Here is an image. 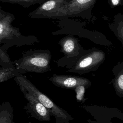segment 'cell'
I'll list each match as a JSON object with an SVG mask.
<instances>
[{"label":"cell","mask_w":123,"mask_h":123,"mask_svg":"<svg viewBox=\"0 0 123 123\" xmlns=\"http://www.w3.org/2000/svg\"><path fill=\"white\" fill-rule=\"evenodd\" d=\"M97 0H71L67 4L58 8L47 18L63 19L69 17H80L90 22H94L96 17L92 9Z\"/></svg>","instance_id":"cell-1"},{"label":"cell","mask_w":123,"mask_h":123,"mask_svg":"<svg viewBox=\"0 0 123 123\" xmlns=\"http://www.w3.org/2000/svg\"><path fill=\"white\" fill-rule=\"evenodd\" d=\"M14 80L19 86L23 87L28 92L35 97L49 111L50 114L57 120L64 123H69L73 118L63 109L55 104L49 97L39 90L25 76L16 75Z\"/></svg>","instance_id":"cell-2"},{"label":"cell","mask_w":123,"mask_h":123,"mask_svg":"<svg viewBox=\"0 0 123 123\" xmlns=\"http://www.w3.org/2000/svg\"><path fill=\"white\" fill-rule=\"evenodd\" d=\"M106 54L97 48L86 50L73 60V64L68 69L70 72L84 74L96 71L105 61Z\"/></svg>","instance_id":"cell-3"},{"label":"cell","mask_w":123,"mask_h":123,"mask_svg":"<svg viewBox=\"0 0 123 123\" xmlns=\"http://www.w3.org/2000/svg\"><path fill=\"white\" fill-rule=\"evenodd\" d=\"M51 54L47 50L35 52L23 56L15 64L17 68L26 72L42 73L50 69Z\"/></svg>","instance_id":"cell-4"},{"label":"cell","mask_w":123,"mask_h":123,"mask_svg":"<svg viewBox=\"0 0 123 123\" xmlns=\"http://www.w3.org/2000/svg\"><path fill=\"white\" fill-rule=\"evenodd\" d=\"M49 80L57 86L68 89H74L80 85H85L88 88L92 84L91 82L86 78L69 75L54 74Z\"/></svg>","instance_id":"cell-5"},{"label":"cell","mask_w":123,"mask_h":123,"mask_svg":"<svg viewBox=\"0 0 123 123\" xmlns=\"http://www.w3.org/2000/svg\"><path fill=\"white\" fill-rule=\"evenodd\" d=\"M62 51L68 58L74 60L82 54L85 50L79 43L77 38L72 36H67L62 38L59 42Z\"/></svg>","instance_id":"cell-6"},{"label":"cell","mask_w":123,"mask_h":123,"mask_svg":"<svg viewBox=\"0 0 123 123\" xmlns=\"http://www.w3.org/2000/svg\"><path fill=\"white\" fill-rule=\"evenodd\" d=\"M69 1V0H48L29 13L28 16L34 18H47L52 12L64 6Z\"/></svg>","instance_id":"cell-7"},{"label":"cell","mask_w":123,"mask_h":123,"mask_svg":"<svg viewBox=\"0 0 123 123\" xmlns=\"http://www.w3.org/2000/svg\"><path fill=\"white\" fill-rule=\"evenodd\" d=\"M19 87L22 92L23 93L25 98L28 101L30 107L36 115V118L40 121H49L51 114L48 109L35 97L28 92L23 87Z\"/></svg>","instance_id":"cell-8"},{"label":"cell","mask_w":123,"mask_h":123,"mask_svg":"<svg viewBox=\"0 0 123 123\" xmlns=\"http://www.w3.org/2000/svg\"><path fill=\"white\" fill-rule=\"evenodd\" d=\"M14 20V15L8 13L7 15L0 21V42L4 39H10L20 36L19 29L12 25V22Z\"/></svg>","instance_id":"cell-9"},{"label":"cell","mask_w":123,"mask_h":123,"mask_svg":"<svg viewBox=\"0 0 123 123\" xmlns=\"http://www.w3.org/2000/svg\"><path fill=\"white\" fill-rule=\"evenodd\" d=\"M111 72L113 75L111 82L115 93L118 96L123 98V61L115 65Z\"/></svg>","instance_id":"cell-10"},{"label":"cell","mask_w":123,"mask_h":123,"mask_svg":"<svg viewBox=\"0 0 123 123\" xmlns=\"http://www.w3.org/2000/svg\"><path fill=\"white\" fill-rule=\"evenodd\" d=\"M108 27L123 47V14L121 13L115 14L112 22L108 24Z\"/></svg>","instance_id":"cell-11"},{"label":"cell","mask_w":123,"mask_h":123,"mask_svg":"<svg viewBox=\"0 0 123 123\" xmlns=\"http://www.w3.org/2000/svg\"><path fill=\"white\" fill-rule=\"evenodd\" d=\"M45 0H0L2 2H7L11 4H18L24 8H28L36 4H42Z\"/></svg>","instance_id":"cell-12"},{"label":"cell","mask_w":123,"mask_h":123,"mask_svg":"<svg viewBox=\"0 0 123 123\" xmlns=\"http://www.w3.org/2000/svg\"><path fill=\"white\" fill-rule=\"evenodd\" d=\"M17 71L14 68L0 69V83L6 81L17 75Z\"/></svg>","instance_id":"cell-13"},{"label":"cell","mask_w":123,"mask_h":123,"mask_svg":"<svg viewBox=\"0 0 123 123\" xmlns=\"http://www.w3.org/2000/svg\"><path fill=\"white\" fill-rule=\"evenodd\" d=\"M11 109L0 107V123H12L13 114Z\"/></svg>","instance_id":"cell-14"},{"label":"cell","mask_w":123,"mask_h":123,"mask_svg":"<svg viewBox=\"0 0 123 123\" xmlns=\"http://www.w3.org/2000/svg\"><path fill=\"white\" fill-rule=\"evenodd\" d=\"M88 87L85 85H80L74 88V91L76 93V98L77 101L79 102H84L85 101L84 94L86 89Z\"/></svg>","instance_id":"cell-15"},{"label":"cell","mask_w":123,"mask_h":123,"mask_svg":"<svg viewBox=\"0 0 123 123\" xmlns=\"http://www.w3.org/2000/svg\"><path fill=\"white\" fill-rule=\"evenodd\" d=\"M108 3L111 8L123 6V0H108Z\"/></svg>","instance_id":"cell-16"},{"label":"cell","mask_w":123,"mask_h":123,"mask_svg":"<svg viewBox=\"0 0 123 123\" xmlns=\"http://www.w3.org/2000/svg\"><path fill=\"white\" fill-rule=\"evenodd\" d=\"M8 12L4 11L0 6V21L3 19L7 14Z\"/></svg>","instance_id":"cell-17"},{"label":"cell","mask_w":123,"mask_h":123,"mask_svg":"<svg viewBox=\"0 0 123 123\" xmlns=\"http://www.w3.org/2000/svg\"></svg>","instance_id":"cell-18"}]
</instances>
